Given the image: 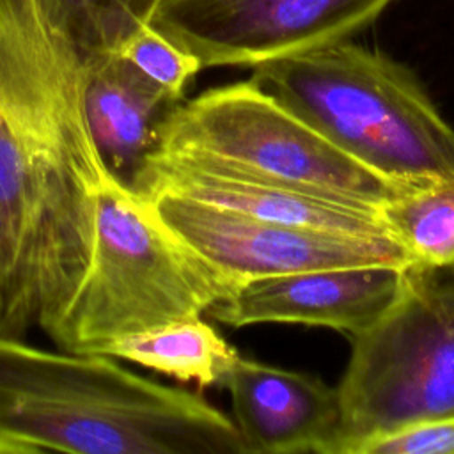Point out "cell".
Returning a JSON list of instances; mask_svg holds the SVG:
<instances>
[{"label":"cell","mask_w":454,"mask_h":454,"mask_svg":"<svg viewBox=\"0 0 454 454\" xmlns=\"http://www.w3.org/2000/svg\"><path fill=\"white\" fill-rule=\"evenodd\" d=\"M106 170L83 106V59L37 0H0V332L51 333L87 270Z\"/></svg>","instance_id":"6da1fadb"},{"label":"cell","mask_w":454,"mask_h":454,"mask_svg":"<svg viewBox=\"0 0 454 454\" xmlns=\"http://www.w3.org/2000/svg\"><path fill=\"white\" fill-rule=\"evenodd\" d=\"M247 454L200 395L99 353L50 351L0 332V454Z\"/></svg>","instance_id":"7a4b0ae2"},{"label":"cell","mask_w":454,"mask_h":454,"mask_svg":"<svg viewBox=\"0 0 454 454\" xmlns=\"http://www.w3.org/2000/svg\"><path fill=\"white\" fill-rule=\"evenodd\" d=\"M250 80L360 165L454 181V126L404 64L351 39L252 67Z\"/></svg>","instance_id":"3957f363"},{"label":"cell","mask_w":454,"mask_h":454,"mask_svg":"<svg viewBox=\"0 0 454 454\" xmlns=\"http://www.w3.org/2000/svg\"><path fill=\"white\" fill-rule=\"evenodd\" d=\"M232 289L106 168L87 270L50 337L60 349L99 353L121 337L202 316Z\"/></svg>","instance_id":"277c9868"},{"label":"cell","mask_w":454,"mask_h":454,"mask_svg":"<svg viewBox=\"0 0 454 454\" xmlns=\"http://www.w3.org/2000/svg\"><path fill=\"white\" fill-rule=\"evenodd\" d=\"M328 454L395 429L454 417V266L410 264L394 305L351 337Z\"/></svg>","instance_id":"5b68a950"},{"label":"cell","mask_w":454,"mask_h":454,"mask_svg":"<svg viewBox=\"0 0 454 454\" xmlns=\"http://www.w3.org/2000/svg\"><path fill=\"white\" fill-rule=\"evenodd\" d=\"M153 151L206 158L374 209L419 188L360 165L250 78L181 99Z\"/></svg>","instance_id":"8992f818"},{"label":"cell","mask_w":454,"mask_h":454,"mask_svg":"<svg viewBox=\"0 0 454 454\" xmlns=\"http://www.w3.org/2000/svg\"><path fill=\"white\" fill-rule=\"evenodd\" d=\"M394 0H158L149 25L200 67L248 66L351 39Z\"/></svg>","instance_id":"52a82bcc"},{"label":"cell","mask_w":454,"mask_h":454,"mask_svg":"<svg viewBox=\"0 0 454 454\" xmlns=\"http://www.w3.org/2000/svg\"><path fill=\"white\" fill-rule=\"evenodd\" d=\"M140 197L186 248L234 287L252 278L307 270L415 264L392 238L270 222L172 193Z\"/></svg>","instance_id":"ba28073f"},{"label":"cell","mask_w":454,"mask_h":454,"mask_svg":"<svg viewBox=\"0 0 454 454\" xmlns=\"http://www.w3.org/2000/svg\"><path fill=\"white\" fill-rule=\"evenodd\" d=\"M128 184L138 195L172 193L270 222L392 238L374 207L252 176L199 156L151 151Z\"/></svg>","instance_id":"9c48e42d"},{"label":"cell","mask_w":454,"mask_h":454,"mask_svg":"<svg viewBox=\"0 0 454 454\" xmlns=\"http://www.w3.org/2000/svg\"><path fill=\"white\" fill-rule=\"evenodd\" d=\"M406 268L344 266L252 278L238 284L207 312L215 321L236 328L300 323L355 337L394 305L404 287Z\"/></svg>","instance_id":"30bf717a"},{"label":"cell","mask_w":454,"mask_h":454,"mask_svg":"<svg viewBox=\"0 0 454 454\" xmlns=\"http://www.w3.org/2000/svg\"><path fill=\"white\" fill-rule=\"evenodd\" d=\"M222 387L247 454H328L340 419L337 388L241 355Z\"/></svg>","instance_id":"8fae6325"},{"label":"cell","mask_w":454,"mask_h":454,"mask_svg":"<svg viewBox=\"0 0 454 454\" xmlns=\"http://www.w3.org/2000/svg\"><path fill=\"white\" fill-rule=\"evenodd\" d=\"M179 101L119 53L83 60V106L94 144L106 168L126 184Z\"/></svg>","instance_id":"7c38bea8"},{"label":"cell","mask_w":454,"mask_h":454,"mask_svg":"<svg viewBox=\"0 0 454 454\" xmlns=\"http://www.w3.org/2000/svg\"><path fill=\"white\" fill-rule=\"evenodd\" d=\"M99 355L122 358L199 387H222L238 351L200 316L121 337Z\"/></svg>","instance_id":"4fadbf2b"},{"label":"cell","mask_w":454,"mask_h":454,"mask_svg":"<svg viewBox=\"0 0 454 454\" xmlns=\"http://www.w3.org/2000/svg\"><path fill=\"white\" fill-rule=\"evenodd\" d=\"M378 215L415 262L454 266V181L419 186L385 202Z\"/></svg>","instance_id":"5bb4252c"},{"label":"cell","mask_w":454,"mask_h":454,"mask_svg":"<svg viewBox=\"0 0 454 454\" xmlns=\"http://www.w3.org/2000/svg\"><path fill=\"white\" fill-rule=\"evenodd\" d=\"M46 21L87 60L119 53L144 25L158 0H37Z\"/></svg>","instance_id":"9a60e30c"},{"label":"cell","mask_w":454,"mask_h":454,"mask_svg":"<svg viewBox=\"0 0 454 454\" xmlns=\"http://www.w3.org/2000/svg\"><path fill=\"white\" fill-rule=\"evenodd\" d=\"M119 55L168 94L183 99L188 82L202 69L199 60L151 25L138 28Z\"/></svg>","instance_id":"2e32d148"},{"label":"cell","mask_w":454,"mask_h":454,"mask_svg":"<svg viewBox=\"0 0 454 454\" xmlns=\"http://www.w3.org/2000/svg\"><path fill=\"white\" fill-rule=\"evenodd\" d=\"M355 454H454V417L395 429L362 443Z\"/></svg>","instance_id":"e0dca14e"},{"label":"cell","mask_w":454,"mask_h":454,"mask_svg":"<svg viewBox=\"0 0 454 454\" xmlns=\"http://www.w3.org/2000/svg\"><path fill=\"white\" fill-rule=\"evenodd\" d=\"M4 309V257H2V247H0V316Z\"/></svg>","instance_id":"ac0fdd59"}]
</instances>
